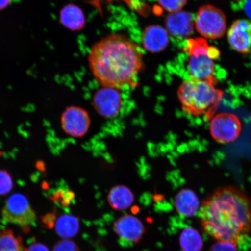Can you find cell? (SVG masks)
Masks as SVG:
<instances>
[{
    "mask_svg": "<svg viewBox=\"0 0 251 251\" xmlns=\"http://www.w3.org/2000/svg\"><path fill=\"white\" fill-rule=\"evenodd\" d=\"M187 2V0H158L160 6L171 14L180 11Z\"/></svg>",
    "mask_w": 251,
    "mask_h": 251,
    "instance_id": "ffe728a7",
    "label": "cell"
},
{
    "mask_svg": "<svg viewBox=\"0 0 251 251\" xmlns=\"http://www.w3.org/2000/svg\"><path fill=\"white\" fill-rule=\"evenodd\" d=\"M217 83L193 78L183 81L178 87L177 96L184 112L211 120L224 94L222 90L216 88Z\"/></svg>",
    "mask_w": 251,
    "mask_h": 251,
    "instance_id": "3957f363",
    "label": "cell"
},
{
    "mask_svg": "<svg viewBox=\"0 0 251 251\" xmlns=\"http://www.w3.org/2000/svg\"><path fill=\"white\" fill-rule=\"evenodd\" d=\"M194 26L195 22L190 12H175L166 19V30L175 38L184 39L189 37L193 33Z\"/></svg>",
    "mask_w": 251,
    "mask_h": 251,
    "instance_id": "7c38bea8",
    "label": "cell"
},
{
    "mask_svg": "<svg viewBox=\"0 0 251 251\" xmlns=\"http://www.w3.org/2000/svg\"><path fill=\"white\" fill-rule=\"evenodd\" d=\"M25 251H49L48 248L40 243H34Z\"/></svg>",
    "mask_w": 251,
    "mask_h": 251,
    "instance_id": "cb8c5ba5",
    "label": "cell"
},
{
    "mask_svg": "<svg viewBox=\"0 0 251 251\" xmlns=\"http://www.w3.org/2000/svg\"><path fill=\"white\" fill-rule=\"evenodd\" d=\"M79 221L75 216L63 215L58 219L56 224V233L65 239L73 237L79 230Z\"/></svg>",
    "mask_w": 251,
    "mask_h": 251,
    "instance_id": "e0dca14e",
    "label": "cell"
},
{
    "mask_svg": "<svg viewBox=\"0 0 251 251\" xmlns=\"http://www.w3.org/2000/svg\"><path fill=\"white\" fill-rule=\"evenodd\" d=\"M110 206L115 211H124L129 208L134 201V196L129 188L124 185L113 187L107 197Z\"/></svg>",
    "mask_w": 251,
    "mask_h": 251,
    "instance_id": "9a60e30c",
    "label": "cell"
},
{
    "mask_svg": "<svg viewBox=\"0 0 251 251\" xmlns=\"http://www.w3.org/2000/svg\"><path fill=\"white\" fill-rule=\"evenodd\" d=\"M2 217L9 224L28 227L36 224L37 216L27 198L21 194H15L6 201L2 210Z\"/></svg>",
    "mask_w": 251,
    "mask_h": 251,
    "instance_id": "8992f818",
    "label": "cell"
},
{
    "mask_svg": "<svg viewBox=\"0 0 251 251\" xmlns=\"http://www.w3.org/2000/svg\"><path fill=\"white\" fill-rule=\"evenodd\" d=\"M115 233L122 239L139 243L146 233L142 222L136 216L125 215L119 218L114 226Z\"/></svg>",
    "mask_w": 251,
    "mask_h": 251,
    "instance_id": "8fae6325",
    "label": "cell"
},
{
    "mask_svg": "<svg viewBox=\"0 0 251 251\" xmlns=\"http://www.w3.org/2000/svg\"><path fill=\"white\" fill-rule=\"evenodd\" d=\"M186 47L189 55L188 71L191 78L218 82L214 76V61L220 56L219 49L201 37L188 39Z\"/></svg>",
    "mask_w": 251,
    "mask_h": 251,
    "instance_id": "277c9868",
    "label": "cell"
},
{
    "mask_svg": "<svg viewBox=\"0 0 251 251\" xmlns=\"http://www.w3.org/2000/svg\"><path fill=\"white\" fill-rule=\"evenodd\" d=\"M60 20L66 28L75 31L82 29L86 24L83 11L74 4L66 5L61 9Z\"/></svg>",
    "mask_w": 251,
    "mask_h": 251,
    "instance_id": "2e32d148",
    "label": "cell"
},
{
    "mask_svg": "<svg viewBox=\"0 0 251 251\" xmlns=\"http://www.w3.org/2000/svg\"><path fill=\"white\" fill-rule=\"evenodd\" d=\"M235 1H237V0H235Z\"/></svg>",
    "mask_w": 251,
    "mask_h": 251,
    "instance_id": "4316f807",
    "label": "cell"
},
{
    "mask_svg": "<svg viewBox=\"0 0 251 251\" xmlns=\"http://www.w3.org/2000/svg\"><path fill=\"white\" fill-rule=\"evenodd\" d=\"M143 53L136 43L122 34L100 40L91 49L89 67L102 87L119 89L136 84L143 67Z\"/></svg>",
    "mask_w": 251,
    "mask_h": 251,
    "instance_id": "7a4b0ae2",
    "label": "cell"
},
{
    "mask_svg": "<svg viewBox=\"0 0 251 251\" xmlns=\"http://www.w3.org/2000/svg\"><path fill=\"white\" fill-rule=\"evenodd\" d=\"M175 207L180 215L192 217L199 211L200 205L195 193L188 189L179 191L175 197Z\"/></svg>",
    "mask_w": 251,
    "mask_h": 251,
    "instance_id": "5bb4252c",
    "label": "cell"
},
{
    "mask_svg": "<svg viewBox=\"0 0 251 251\" xmlns=\"http://www.w3.org/2000/svg\"><path fill=\"white\" fill-rule=\"evenodd\" d=\"M209 251H238L237 243L228 241H216Z\"/></svg>",
    "mask_w": 251,
    "mask_h": 251,
    "instance_id": "603a6c76",
    "label": "cell"
},
{
    "mask_svg": "<svg viewBox=\"0 0 251 251\" xmlns=\"http://www.w3.org/2000/svg\"><path fill=\"white\" fill-rule=\"evenodd\" d=\"M180 244L184 251H200L203 247L201 237L199 232L193 228H187L182 231Z\"/></svg>",
    "mask_w": 251,
    "mask_h": 251,
    "instance_id": "ac0fdd59",
    "label": "cell"
},
{
    "mask_svg": "<svg viewBox=\"0 0 251 251\" xmlns=\"http://www.w3.org/2000/svg\"><path fill=\"white\" fill-rule=\"evenodd\" d=\"M194 22L198 32L204 38H221L226 30V18L224 12L211 5L201 7Z\"/></svg>",
    "mask_w": 251,
    "mask_h": 251,
    "instance_id": "5b68a950",
    "label": "cell"
},
{
    "mask_svg": "<svg viewBox=\"0 0 251 251\" xmlns=\"http://www.w3.org/2000/svg\"><path fill=\"white\" fill-rule=\"evenodd\" d=\"M141 39L144 49L151 52L162 51L169 43L167 30L159 25H151L146 27Z\"/></svg>",
    "mask_w": 251,
    "mask_h": 251,
    "instance_id": "4fadbf2b",
    "label": "cell"
},
{
    "mask_svg": "<svg viewBox=\"0 0 251 251\" xmlns=\"http://www.w3.org/2000/svg\"><path fill=\"white\" fill-rule=\"evenodd\" d=\"M53 251H80V250L73 241L64 239L55 245Z\"/></svg>",
    "mask_w": 251,
    "mask_h": 251,
    "instance_id": "7402d4cb",
    "label": "cell"
},
{
    "mask_svg": "<svg viewBox=\"0 0 251 251\" xmlns=\"http://www.w3.org/2000/svg\"><path fill=\"white\" fill-rule=\"evenodd\" d=\"M245 10L249 17L251 18V0H247L245 6Z\"/></svg>",
    "mask_w": 251,
    "mask_h": 251,
    "instance_id": "d4e9b609",
    "label": "cell"
},
{
    "mask_svg": "<svg viewBox=\"0 0 251 251\" xmlns=\"http://www.w3.org/2000/svg\"><path fill=\"white\" fill-rule=\"evenodd\" d=\"M61 126L64 132L74 137L85 136L89 131L91 119L85 109L78 106H70L63 112Z\"/></svg>",
    "mask_w": 251,
    "mask_h": 251,
    "instance_id": "ba28073f",
    "label": "cell"
},
{
    "mask_svg": "<svg viewBox=\"0 0 251 251\" xmlns=\"http://www.w3.org/2000/svg\"><path fill=\"white\" fill-rule=\"evenodd\" d=\"M123 100L118 89L102 87L94 94L93 104L97 114L105 118H112L120 112Z\"/></svg>",
    "mask_w": 251,
    "mask_h": 251,
    "instance_id": "9c48e42d",
    "label": "cell"
},
{
    "mask_svg": "<svg viewBox=\"0 0 251 251\" xmlns=\"http://www.w3.org/2000/svg\"><path fill=\"white\" fill-rule=\"evenodd\" d=\"M199 218L213 240L237 243L251 233V198L238 187H219L201 204Z\"/></svg>",
    "mask_w": 251,
    "mask_h": 251,
    "instance_id": "6da1fadb",
    "label": "cell"
},
{
    "mask_svg": "<svg viewBox=\"0 0 251 251\" xmlns=\"http://www.w3.org/2000/svg\"><path fill=\"white\" fill-rule=\"evenodd\" d=\"M241 131L240 119L231 113H219L210 120V134L213 139L220 144L234 142L240 137Z\"/></svg>",
    "mask_w": 251,
    "mask_h": 251,
    "instance_id": "52a82bcc",
    "label": "cell"
},
{
    "mask_svg": "<svg viewBox=\"0 0 251 251\" xmlns=\"http://www.w3.org/2000/svg\"><path fill=\"white\" fill-rule=\"evenodd\" d=\"M229 45L235 51L242 54L251 52V21L238 20L228 30Z\"/></svg>",
    "mask_w": 251,
    "mask_h": 251,
    "instance_id": "30bf717a",
    "label": "cell"
},
{
    "mask_svg": "<svg viewBox=\"0 0 251 251\" xmlns=\"http://www.w3.org/2000/svg\"><path fill=\"white\" fill-rule=\"evenodd\" d=\"M9 3V0H0V9L4 8Z\"/></svg>",
    "mask_w": 251,
    "mask_h": 251,
    "instance_id": "484cf974",
    "label": "cell"
},
{
    "mask_svg": "<svg viewBox=\"0 0 251 251\" xmlns=\"http://www.w3.org/2000/svg\"><path fill=\"white\" fill-rule=\"evenodd\" d=\"M22 240L9 229H0V251H21Z\"/></svg>",
    "mask_w": 251,
    "mask_h": 251,
    "instance_id": "d6986e66",
    "label": "cell"
},
{
    "mask_svg": "<svg viewBox=\"0 0 251 251\" xmlns=\"http://www.w3.org/2000/svg\"><path fill=\"white\" fill-rule=\"evenodd\" d=\"M13 188L11 175L6 171L0 170V196L8 194Z\"/></svg>",
    "mask_w": 251,
    "mask_h": 251,
    "instance_id": "44dd1931",
    "label": "cell"
}]
</instances>
